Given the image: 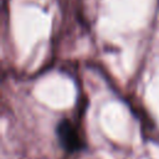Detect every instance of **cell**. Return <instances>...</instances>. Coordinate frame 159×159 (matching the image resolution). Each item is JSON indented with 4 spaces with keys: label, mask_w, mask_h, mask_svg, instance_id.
<instances>
[{
    "label": "cell",
    "mask_w": 159,
    "mask_h": 159,
    "mask_svg": "<svg viewBox=\"0 0 159 159\" xmlns=\"http://www.w3.org/2000/svg\"><path fill=\"white\" fill-rule=\"evenodd\" d=\"M57 137L62 147L68 152H75L81 148V139L77 134V130L70 120H61L57 124L56 129Z\"/></svg>",
    "instance_id": "cell-1"
}]
</instances>
